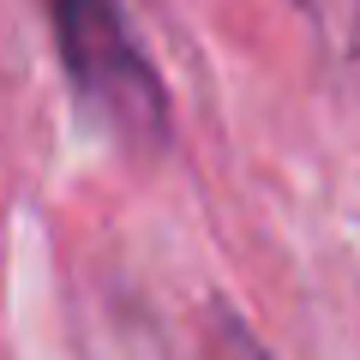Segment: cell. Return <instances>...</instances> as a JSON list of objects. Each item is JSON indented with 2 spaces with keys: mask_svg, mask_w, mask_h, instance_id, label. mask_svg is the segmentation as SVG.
Listing matches in <instances>:
<instances>
[{
  "mask_svg": "<svg viewBox=\"0 0 360 360\" xmlns=\"http://www.w3.org/2000/svg\"><path fill=\"white\" fill-rule=\"evenodd\" d=\"M49 13H54L66 78L84 96V108L127 144H162L168 132L162 84L132 42L120 0H49Z\"/></svg>",
  "mask_w": 360,
  "mask_h": 360,
  "instance_id": "6da1fadb",
  "label": "cell"
},
{
  "mask_svg": "<svg viewBox=\"0 0 360 360\" xmlns=\"http://www.w3.org/2000/svg\"><path fill=\"white\" fill-rule=\"evenodd\" d=\"M300 13L324 30L330 49H360V0H300Z\"/></svg>",
  "mask_w": 360,
  "mask_h": 360,
  "instance_id": "7a4b0ae2",
  "label": "cell"
}]
</instances>
